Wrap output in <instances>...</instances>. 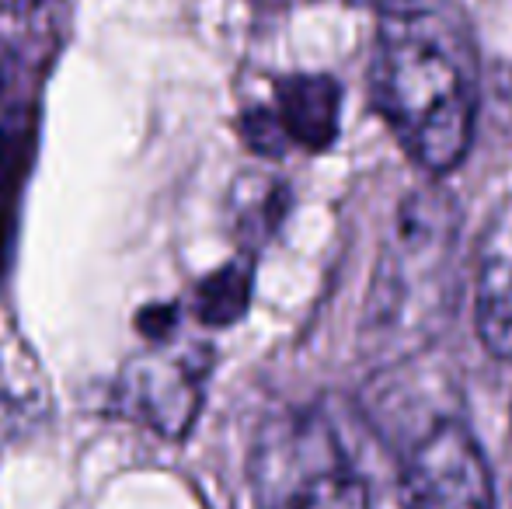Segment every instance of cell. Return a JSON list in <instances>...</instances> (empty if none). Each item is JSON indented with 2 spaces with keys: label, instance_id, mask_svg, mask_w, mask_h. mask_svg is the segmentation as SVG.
I'll return each instance as SVG.
<instances>
[{
  "label": "cell",
  "instance_id": "cell-8",
  "mask_svg": "<svg viewBox=\"0 0 512 509\" xmlns=\"http://www.w3.org/2000/svg\"><path fill=\"white\" fill-rule=\"evenodd\" d=\"M279 126L290 147L307 154H321L338 140V116H342V84L328 74H286L272 88Z\"/></svg>",
  "mask_w": 512,
  "mask_h": 509
},
{
  "label": "cell",
  "instance_id": "cell-6",
  "mask_svg": "<svg viewBox=\"0 0 512 509\" xmlns=\"http://www.w3.org/2000/svg\"><path fill=\"white\" fill-rule=\"evenodd\" d=\"M42 102L32 95L14 98L0 109V293L7 286L18 248L25 189L39 157Z\"/></svg>",
  "mask_w": 512,
  "mask_h": 509
},
{
  "label": "cell",
  "instance_id": "cell-9",
  "mask_svg": "<svg viewBox=\"0 0 512 509\" xmlns=\"http://www.w3.org/2000/svg\"><path fill=\"white\" fill-rule=\"evenodd\" d=\"M293 210L290 182L272 171H244L227 192V224L230 238L241 255L255 258L279 234L283 220Z\"/></svg>",
  "mask_w": 512,
  "mask_h": 509
},
{
  "label": "cell",
  "instance_id": "cell-1",
  "mask_svg": "<svg viewBox=\"0 0 512 509\" xmlns=\"http://www.w3.org/2000/svg\"><path fill=\"white\" fill-rule=\"evenodd\" d=\"M373 105L405 154L432 175H446L474 140V74L464 39L422 7L384 11L373 60Z\"/></svg>",
  "mask_w": 512,
  "mask_h": 509
},
{
  "label": "cell",
  "instance_id": "cell-10",
  "mask_svg": "<svg viewBox=\"0 0 512 509\" xmlns=\"http://www.w3.org/2000/svg\"><path fill=\"white\" fill-rule=\"evenodd\" d=\"M255 297V258L237 255L206 272L189 297V314L203 328H234Z\"/></svg>",
  "mask_w": 512,
  "mask_h": 509
},
{
  "label": "cell",
  "instance_id": "cell-2",
  "mask_svg": "<svg viewBox=\"0 0 512 509\" xmlns=\"http://www.w3.org/2000/svg\"><path fill=\"white\" fill-rule=\"evenodd\" d=\"M460 241V206L443 189L401 199L366 300V335L408 346L450 311V269Z\"/></svg>",
  "mask_w": 512,
  "mask_h": 509
},
{
  "label": "cell",
  "instance_id": "cell-4",
  "mask_svg": "<svg viewBox=\"0 0 512 509\" xmlns=\"http://www.w3.org/2000/svg\"><path fill=\"white\" fill-rule=\"evenodd\" d=\"M213 367L216 349L209 342L147 346L122 363L112 384V412L164 440H182L199 419Z\"/></svg>",
  "mask_w": 512,
  "mask_h": 509
},
{
  "label": "cell",
  "instance_id": "cell-13",
  "mask_svg": "<svg viewBox=\"0 0 512 509\" xmlns=\"http://www.w3.org/2000/svg\"><path fill=\"white\" fill-rule=\"evenodd\" d=\"M11 88H14V56L7 49H0V109L11 102Z\"/></svg>",
  "mask_w": 512,
  "mask_h": 509
},
{
  "label": "cell",
  "instance_id": "cell-14",
  "mask_svg": "<svg viewBox=\"0 0 512 509\" xmlns=\"http://www.w3.org/2000/svg\"><path fill=\"white\" fill-rule=\"evenodd\" d=\"M0 4H4L11 14H35L42 4H49V0H0Z\"/></svg>",
  "mask_w": 512,
  "mask_h": 509
},
{
  "label": "cell",
  "instance_id": "cell-15",
  "mask_svg": "<svg viewBox=\"0 0 512 509\" xmlns=\"http://www.w3.org/2000/svg\"><path fill=\"white\" fill-rule=\"evenodd\" d=\"M7 436V412H4V405H0V440Z\"/></svg>",
  "mask_w": 512,
  "mask_h": 509
},
{
  "label": "cell",
  "instance_id": "cell-3",
  "mask_svg": "<svg viewBox=\"0 0 512 509\" xmlns=\"http://www.w3.org/2000/svg\"><path fill=\"white\" fill-rule=\"evenodd\" d=\"M255 509H370V489L321 412L265 422L251 454Z\"/></svg>",
  "mask_w": 512,
  "mask_h": 509
},
{
  "label": "cell",
  "instance_id": "cell-11",
  "mask_svg": "<svg viewBox=\"0 0 512 509\" xmlns=\"http://www.w3.org/2000/svg\"><path fill=\"white\" fill-rule=\"evenodd\" d=\"M237 133H241L244 147L255 157H262V161H279V157H286V150H290L272 105H248V109L237 116Z\"/></svg>",
  "mask_w": 512,
  "mask_h": 509
},
{
  "label": "cell",
  "instance_id": "cell-5",
  "mask_svg": "<svg viewBox=\"0 0 512 509\" xmlns=\"http://www.w3.org/2000/svg\"><path fill=\"white\" fill-rule=\"evenodd\" d=\"M401 509H495L492 471L471 429L432 426L401 471Z\"/></svg>",
  "mask_w": 512,
  "mask_h": 509
},
{
  "label": "cell",
  "instance_id": "cell-7",
  "mask_svg": "<svg viewBox=\"0 0 512 509\" xmlns=\"http://www.w3.org/2000/svg\"><path fill=\"white\" fill-rule=\"evenodd\" d=\"M474 325L495 360L512 363V192L495 206L478 245Z\"/></svg>",
  "mask_w": 512,
  "mask_h": 509
},
{
  "label": "cell",
  "instance_id": "cell-12",
  "mask_svg": "<svg viewBox=\"0 0 512 509\" xmlns=\"http://www.w3.org/2000/svg\"><path fill=\"white\" fill-rule=\"evenodd\" d=\"M185 318V300H154L133 314V328L147 346H168L178 339Z\"/></svg>",
  "mask_w": 512,
  "mask_h": 509
}]
</instances>
